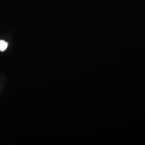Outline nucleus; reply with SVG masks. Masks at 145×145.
I'll use <instances>...</instances> for the list:
<instances>
[{"label":"nucleus","instance_id":"nucleus-1","mask_svg":"<svg viewBox=\"0 0 145 145\" xmlns=\"http://www.w3.org/2000/svg\"><path fill=\"white\" fill-rule=\"evenodd\" d=\"M8 46V44L7 42L4 40H0V51L3 52L7 48Z\"/></svg>","mask_w":145,"mask_h":145}]
</instances>
